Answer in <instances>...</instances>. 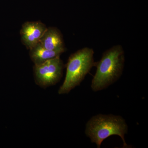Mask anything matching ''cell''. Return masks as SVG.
<instances>
[{"instance_id": "1", "label": "cell", "mask_w": 148, "mask_h": 148, "mask_svg": "<svg viewBox=\"0 0 148 148\" xmlns=\"http://www.w3.org/2000/svg\"><path fill=\"white\" fill-rule=\"evenodd\" d=\"M124 61V51L121 45L106 51L100 61L95 63L97 70L91 82L92 90H103L116 82L122 74Z\"/></svg>"}, {"instance_id": "2", "label": "cell", "mask_w": 148, "mask_h": 148, "mask_svg": "<svg viewBox=\"0 0 148 148\" xmlns=\"http://www.w3.org/2000/svg\"><path fill=\"white\" fill-rule=\"evenodd\" d=\"M128 127L125 120L120 116L112 114L97 115L92 117L86 125L85 133L94 143L97 148H101L104 140L113 135L121 138L123 148L130 147L125 143L124 136L127 134Z\"/></svg>"}, {"instance_id": "3", "label": "cell", "mask_w": 148, "mask_h": 148, "mask_svg": "<svg viewBox=\"0 0 148 148\" xmlns=\"http://www.w3.org/2000/svg\"><path fill=\"white\" fill-rule=\"evenodd\" d=\"M92 49L85 47L70 56L67 64L66 77L58 90L59 94L68 93L79 85L93 66H95Z\"/></svg>"}, {"instance_id": "4", "label": "cell", "mask_w": 148, "mask_h": 148, "mask_svg": "<svg viewBox=\"0 0 148 148\" xmlns=\"http://www.w3.org/2000/svg\"><path fill=\"white\" fill-rule=\"evenodd\" d=\"M64 64L60 56L52 58L39 65H35L36 81L42 86L55 84L61 79Z\"/></svg>"}, {"instance_id": "5", "label": "cell", "mask_w": 148, "mask_h": 148, "mask_svg": "<svg viewBox=\"0 0 148 148\" xmlns=\"http://www.w3.org/2000/svg\"><path fill=\"white\" fill-rule=\"evenodd\" d=\"M47 29L46 26L41 21L25 22L20 31L22 42L27 48L30 49L39 42Z\"/></svg>"}, {"instance_id": "6", "label": "cell", "mask_w": 148, "mask_h": 148, "mask_svg": "<svg viewBox=\"0 0 148 148\" xmlns=\"http://www.w3.org/2000/svg\"><path fill=\"white\" fill-rule=\"evenodd\" d=\"M39 43L43 47L49 50L65 48L61 32L54 27L47 28Z\"/></svg>"}, {"instance_id": "7", "label": "cell", "mask_w": 148, "mask_h": 148, "mask_svg": "<svg viewBox=\"0 0 148 148\" xmlns=\"http://www.w3.org/2000/svg\"><path fill=\"white\" fill-rule=\"evenodd\" d=\"M30 49V56L35 65H39L45 61L60 56L65 52L66 48L51 50L43 47L39 43Z\"/></svg>"}]
</instances>
